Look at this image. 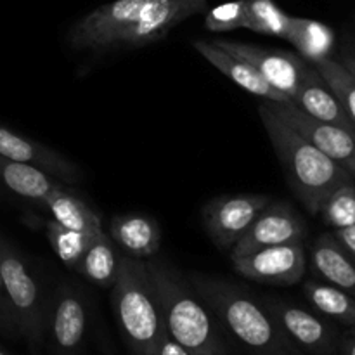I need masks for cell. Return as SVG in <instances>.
<instances>
[{"instance_id":"cell-1","label":"cell","mask_w":355,"mask_h":355,"mask_svg":"<svg viewBox=\"0 0 355 355\" xmlns=\"http://www.w3.org/2000/svg\"><path fill=\"white\" fill-rule=\"evenodd\" d=\"M165 331L191 355H231L224 329L189 279L166 260L146 259Z\"/></svg>"},{"instance_id":"cell-2","label":"cell","mask_w":355,"mask_h":355,"mask_svg":"<svg viewBox=\"0 0 355 355\" xmlns=\"http://www.w3.org/2000/svg\"><path fill=\"white\" fill-rule=\"evenodd\" d=\"M189 281L220 328L234 336L250 355H307L291 342L266 305L248 291L203 274H193Z\"/></svg>"},{"instance_id":"cell-24","label":"cell","mask_w":355,"mask_h":355,"mask_svg":"<svg viewBox=\"0 0 355 355\" xmlns=\"http://www.w3.org/2000/svg\"><path fill=\"white\" fill-rule=\"evenodd\" d=\"M120 262L111 239L106 232L96 236L80 260L76 272L82 274L89 283L99 288H113L120 272Z\"/></svg>"},{"instance_id":"cell-26","label":"cell","mask_w":355,"mask_h":355,"mask_svg":"<svg viewBox=\"0 0 355 355\" xmlns=\"http://www.w3.org/2000/svg\"><path fill=\"white\" fill-rule=\"evenodd\" d=\"M290 19V14L284 12L274 0H246V30L284 40Z\"/></svg>"},{"instance_id":"cell-33","label":"cell","mask_w":355,"mask_h":355,"mask_svg":"<svg viewBox=\"0 0 355 355\" xmlns=\"http://www.w3.org/2000/svg\"><path fill=\"white\" fill-rule=\"evenodd\" d=\"M158 355H191V354L165 333V336H163L162 340V345H159Z\"/></svg>"},{"instance_id":"cell-13","label":"cell","mask_w":355,"mask_h":355,"mask_svg":"<svg viewBox=\"0 0 355 355\" xmlns=\"http://www.w3.org/2000/svg\"><path fill=\"white\" fill-rule=\"evenodd\" d=\"M207 9L208 0H144L118 47H142L162 40L177 24Z\"/></svg>"},{"instance_id":"cell-34","label":"cell","mask_w":355,"mask_h":355,"mask_svg":"<svg viewBox=\"0 0 355 355\" xmlns=\"http://www.w3.org/2000/svg\"><path fill=\"white\" fill-rule=\"evenodd\" d=\"M336 59L349 69L350 75L355 78V44H350L349 42V44L342 49V52H340V55Z\"/></svg>"},{"instance_id":"cell-35","label":"cell","mask_w":355,"mask_h":355,"mask_svg":"<svg viewBox=\"0 0 355 355\" xmlns=\"http://www.w3.org/2000/svg\"><path fill=\"white\" fill-rule=\"evenodd\" d=\"M0 355H7L6 352H3V350H0Z\"/></svg>"},{"instance_id":"cell-32","label":"cell","mask_w":355,"mask_h":355,"mask_svg":"<svg viewBox=\"0 0 355 355\" xmlns=\"http://www.w3.org/2000/svg\"><path fill=\"white\" fill-rule=\"evenodd\" d=\"M338 355H355V328H349L340 335Z\"/></svg>"},{"instance_id":"cell-6","label":"cell","mask_w":355,"mask_h":355,"mask_svg":"<svg viewBox=\"0 0 355 355\" xmlns=\"http://www.w3.org/2000/svg\"><path fill=\"white\" fill-rule=\"evenodd\" d=\"M263 103L277 118L290 125L302 137L307 139L314 148L324 153L328 158H331L350 175L355 177V132L311 116L304 110H300L293 101H286V103L263 101Z\"/></svg>"},{"instance_id":"cell-28","label":"cell","mask_w":355,"mask_h":355,"mask_svg":"<svg viewBox=\"0 0 355 355\" xmlns=\"http://www.w3.org/2000/svg\"><path fill=\"white\" fill-rule=\"evenodd\" d=\"M314 66L321 73L322 78L326 80L336 99L340 101L347 118L355 128V78L350 75L349 69L335 58L322 59V61L315 62Z\"/></svg>"},{"instance_id":"cell-9","label":"cell","mask_w":355,"mask_h":355,"mask_svg":"<svg viewBox=\"0 0 355 355\" xmlns=\"http://www.w3.org/2000/svg\"><path fill=\"white\" fill-rule=\"evenodd\" d=\"M269 203L270 198L266 194L215 198L203 208V227L217 248L232 250Z\"/></svg>"},{"instance_id":"cell-10","label":"cell","mask_w":355,"mask_h":355,"mask_svg":"<svg viewBox=\"0 0 355 355\" xmlns=\"http://www.w3.org/2000/svg\"><path fill=\"white\" fill-rule=\"evenodd\" d=\"M307 252L304 241L269 246L232 259V266L246 279L263 284L293 286L307 270Z\"/></svg>"},{"instance_id":"cell-29","label":"cell","mask_w":355,"mask_h":355,"mask_svg":"<svg viewBox=\"0 0 355 355\" xmlns=\"http://www.w3.org/2000/svg\"><path fill=\"white\" fill-rule=\"evenodd\" d=\"M246 0H232L214 7L205 16V28L214 33H225L238 28H245Z\"/></svg>"},{"instance_id":"cell-23","label":"cell","mask_w":355,"mask_h":355,"mask_svg":"<svg viewBox=\"0 0 355 355\" xmlns=\"http://www.w3.org/2000/svg\"><path fill=\"white\" fill-rule=\"evenodd\" d=\"M304 295L314 311L326 319L355 328V297L350 293L324 281L311 279L304 283Z\"/></svg>"},{"instance_id":"cell-16","label":"cell","mask_w":355,"mask_h":355,"mask_svg":"<svg viewBox=\"0 0 355 355\" xmlns=\"http://www.w3.org/2000/svg\"><path fill=\"white\" fill-rule=\"evenodd\" d=\"M194 49L208 62H211L218 71L224 73L229 80H232L236 85L245 89L246 92L262 97L266 101H272V103H286V101H291L283 92H279L276 87L270 85L248 61L231 54V52L222 51L214 42L196 40L194 42Z\"/></svg>"},{"instance_id":"cell-30","label":"cell","mask_w":355,"mask_h":355,"mask_svg":"<svg viewBox=\"0 0 355 355\" xmlns=\"http://www.w3.org/2000/svg\"><path fill=\"white\" fill-rule=\"evenodd\" d=\"M0 333H3V335L9 336V338H16V336H19L16 319H14V314H12V309H10L6 290H3L2 276H0Z\"/></svg>"},{"instance_id":"cell-21","label":"cell","mask_w":355,"mask_h":355,"mask_svg":"<svg viewBox=\"0 0 355 355\" xmlns=\"http://www.w3.org/2000/svg\"><path fill=\"white\" fill-rule=\"evenodd\" d=\"M284 40L290 42L302 59L311 64L329 59L335 54L336 33L331 26L309 17L291 16Z\"/></svg>"},{"instance_id":"cell-27","label":"cell","mask_w":355,"mask_h":355,"mask_svg":"<svg viewBox=\"0 0 355 355\" xmlns=\"http://www.w3.org/2000/svg\"><path fill=\"white\" fill-rule=\"evenodd\" d=\"M318 215L331 231L355 224V177L336 186L319 207Z\"/></svg>"},{"instance_id":"cell-8","label":"cell","mask_w":355,"mask_h":355,"mask_svg":"<svg viewBox=\"0 0 355 355\" xmlns=\"http://www.w3.org/2000/svg\"><path fill=\"white\" fill-rule=\"evenodd\" d=\"M262 304L291 342L305 354L338 355L340 331L324 315L281 298H266Z\"/></svg>"},{"instance_id":"cell-31","label":"cell","mask_w":355,"mask_h":355,"mask_svg":"<svg viewBox=\"0 0 355 355\" xmlns=\"http://www.w3.org/2000/svg\"><path fill=\"white\" fill-rule=\"evenodd\" d=\"M331 234L338 239L340 245H342L355 259V224L350 225V227L331 231Z\"/></svg>"},{"instance_id":"cell-4","label":"cell","mask_w":355,"mask_h":355,"mask_svg":"<svg viewBox=\"0 0 355 355\" xmlns=\"http://www.w3.org/2000/svg\"><path fill=\"white\" fill-rule=\"evenodd\" d=\"M111 307L128 352L158 355L166 331L146 259H121L116 283L111 288Z\"/></svg>"},{"instance_id":"cell-11","label":"cell","mask_w":355,"mask_h":355,"mask_svg":"<svg viewBox=\"0 0 355 355\" xmlns=\"http://www.w3.org/2000/svg\"><path fill=\"white\" fill-rule=\"evenodd\" d=\"M211 42L222 51L231 52V54L248 61L270 85L276 87L279 92H283L291 101H293L298 87L304 80L305 71L311 64L298 54L288 51L263 49L259 45L241 44V42L224 40V38H215Z\"/></svg>"},{"instance_id":"cell-12","label":"cell","mask_w":355,"mask_h":355,"mask_svg":"<svg viewBox=\"0 0 355 355\" xmlns=\"http://www.w3.org/2000/svg\"><path fill=\"white\" fill-rule=\"evenodd\" d=\"M307 238V224L286 201H270L259 214L248 231L232 246L231 259L269 248V246L300 243Z\"/></svg>"},{"instance_id":"cell-3","label":"cell","mask_w":355,"mask_h":355,"mask_svg":"<svg viewBox=\"0 0 355 355\" xmlns=\"http://www.w3.org/2000/svg\"><path fill=\"white\" fill-rule=\"evenodd\" d=\"M259 114L291 189L309 214L318 215L324 198L352 175L277 118L266 103H260Z\"/></svg>"},{"instance_id":"cell-7","label":"cell","mask_w":355,"mask_h":355,"mask_svg":"<svg viewBox=\"0 0 355 355\" xmlns=\"http://www.w3.org/2000/svg\"><path fill=\"white\" fill-rule=\"evenodd\" d=\"M144 0H113L80 17L68 31L75 51L104 52L120 45V38L137 16Z\"/></svg>"},{"instance_id":"cell-14","label":"cell","mask_w":355,"mask_h":355,"mask_svg":"<svg viewBox=\"0 0 355 355\" xmlns=\"http://www.w3.org/2000/svg\"><path fill=\"white\" fill-rule=\"evenodd\" d=\"M89 311L82 291L62 284L54 297L47 318V336L52 355H82L85 345Z\"/></svg>"},{"instance_id":"cell-15","label":"cell","mask_w":355,"mask_h":355,"mask_svg":"<svg viewBox=\"0 0 355 355\" xmlns=\"http://www.w3.org/2000/svg\"><path fill=\"white\" fill-rule=\"evenodd\" d=\"M0 158L38 166L66 186L83 180L82 168L75 162L55 149L7 130L6 127H0Z\"/></svg>"},{"instance_id":"cell-20","label":"cell","mask_w":355,"mask_h":355,"mask_svg":"<svg viewBox=\"0 0 355 355\" xmlns=\"http://www.w3.org/2000/svg\"><path fill=\"white\" fill-rule=\"evenodd\" d=\"M0 182L10 193L38 203L40 207L51 194L66 187V184H62L61 180L44 172L38 166L10 162L6 158H0Z\"/></svg>"},{"instance_id":"cell-5","label":"cell","mask_w":355,"mask_h":355,"mask_svg":"<svg viewBox=\"0 0 355 355\" xmlns=\"http://www.w3.org/2000/svg\"><path fill=\"white\" fill-rule=\"evenodd\" d=\"M0 276L17 331L33 354H40L47 338V304L42 288L23 257L0 239Z\"/></svg>"},{"instance_id":"cell-25","label":"cell","mask_w":355,"mask_h":355,"mask_svg":"<svg viewBox=\"0 0 355 355\" xmlns=\"http://www.w3.org/2000/svg\"><path fill=\"white\" fill-rule=\"evenodd\" d=\"M44 225L45 238H47L49 245L54 250V253L58 255V259L64 263L69 269L76 270L80 260L85 255L87 248L92 243V239L96 236L83 234V232L73 231V229L64 227L62 224H59L54 218H44L40 220Z\"/></svg>"},{"instance_id":"cell-19","label":"cell","mask_w":355,"mask_h":355,"mask_svg":"<svg viewBox=\"0 0 355 355\" xmlns=\"http://www.w3.org/2000/svg\"><path fill=\"white\" fill-rule=\"evenodd\" d=\"M110 236L128 257L149 259L159 252L162 231L153 217L141 214L116 215L110 222Z\"/></svg>"},{"instance_id":"cell-22","label":"cell","mask_w":355,"mask_h":355,"mask_svg":"<svg viewBox=\"0 0 355 355\" xmlns=\"http://www.w3.org/2000/svg\"><path fill=\"white\" fill-rule=\"evenodd\" d=\"M42 207L51 214L54 220H58L64 227L73 229V231L89 236H99L104 232L103 220H101L99 215L85 201L80 200L75 193H71L68 186L51 194Z\"/></svg>"},{"instance_id":"cell-17","label":"cell","mask_w":355,"mask_h":355,"mask_svg":"<svg viewBox=\"0 0 355 355\" xmlns=\"http://www.w3.org/2000/svg\"><path fill=\"white\" fill-rule=\"evenodd\" d=\"M311 266L324 283L355 297V259L331 232L321 234L311 246Z\"/></svg>"},{"instance_id":"cell-18","label":"cell","mask_w":355,"mask_h":355,"mask_svg":"<svg viewBox=\"0 0 355 355\" xmlns=\"http://www.w3.org/2000/svg\"><path fill=\"white\" fill-rule=\"evenodd\" d=\"M293 103L307 114L318 118V120L335 123L338 127L347 128V130L355 132L354 125L347 118L340 101L336 99L333 90L329 89L326 80L322 78L321 73L318 71L314 64H309L304 80H302L300 87L295 94Z\"/></svg>"}]
</instances>
